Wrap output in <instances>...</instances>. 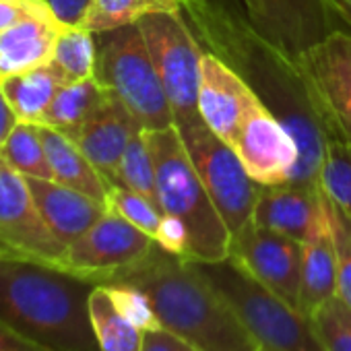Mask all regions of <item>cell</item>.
I'll use <instances>...</instances> for the list:
<instances>
[{
  "label": "cell",
  "instance_id": "6da1fadb",
  "mask_svg": "<svg viewBox=\"0 0 351 351\" xmlns=\"http://www.w3.org/2000/svg\"><path fill=\"white\" fill-rule=\"evenodd\" d=\"M203 52L226 62L275 114L298 147L291 184L318 186L326 132L314 112L295 56L265 38L232 0H180Z\"/></svg>",
  "mask_w": 351,
  "mask_h": 351
},
{
  "label": "cell",
  "instance_id": "7a4b0ae2",
  "mask_svg": "<svg viewBox=\"0 0 351 351\" xmlns=\"http://www.w3.org/2000/svg\"><path fill=\"white\" fill-rule=\"evenodd\" d=\"M112 283L138 287L149 298L159 326L203 351H258L236 312L195 261L155 244L136 267Z\"/></svg>",
  "mask_w": 351,
  "mask_h": 351
},
{
  "label": "cell",
  "instance_id": "3957f363",
  "mask_svg": "<svg viewBox=\"0 0 351 351\" xmlns=\"http://www.w3.org/2000/svg\"><path fill=\"white\" fill-rule=\"evenodd\" d=\"M95 283L29 258H0V322L52 351H99L89 295Z\"/></svg>",
  "mask_w": 351,
  "mask_h": 351
},
{
  "label": "cell",
  "instance_id": "277c9868",
  "mask_svg": "<svg viewBox=\"0 0 351 351\" xmlns=\"http://www.w3.org/2000/svg\"><path fill=\"white\" fill-rule=\"evenodd\" d=\"M199 110L205 124L236 151L258 184L291 180L298 165L295 141L263 99L209 52L201 60Z\"/></svg>",
  "mask_w": 351,
  "mask_h": 351
},
{
  "label": "cell",
  "instance_id": "5b68a950",
  "mask_svg": "<svg viewBox=\"0 0 351 351\" xmlns=\"http://www.w3.org/2000/svg\"><path fill=\"white\" fill-rule=\"evenodd\" d=\"M157 169V205L189 236V261L217 263L230 256L232 234L213 205L176 126L147 130Z\"/></svg>",
  "mask_w": 351,
  "mask_h": 351
},
{
  "label": "cell",
  "instance_id": "8992f818",
  "mask_svg": "<svg viewBox=\"0 0 351 351\" xmlns=\"http://www.w3.org/2000/svg\"><path fill=\"white\" fill-rule=\"evenodd\" d=\"M261 351H324L310 316L244 273L232 258L197 263Z\"/></svg>",
  "mask_w": 351,
  "mask_h": 351
},
{
  "label": "cell",
  "instance_id": "52a82bcc",
  "mask_svg": "<svg viewBox=\"0 0 351 351\" xmlns=\"http://www.w3.org/2000/svg\"><path fill=\"white\" fill-rule=\"evenodd\" d=\"M95 40V79L130 110L145 130L173 126L167 95L138 23L97 34Z\"/></svg>",
  "mask_w": 351,
  "mask_h": 351
},
{
  "label": "cell",
  "instance_id": "ba28073f",
  "mask_svg": "<svg viewBox=\"0 0 351 351\" xmlns=\"http://www.w3.org/2000/svg\"><path fill=\"white\" fill-rule=\"evenodd\" d=\"M153 64L167 95L173 126L178 130L203 122L199 110L203 48L182 13L157 11L138 21Z\"/></svg>",
  "mask_w": 351,
  "mask_h": 351
},
{
  "label": "cell",
  "instance_id": "9c48e42d",
  "mask_svg": "<svg viewBox=\"0 0 351 351\" xmlns=\"http://www.w3.org/2000/svg\"><path fill=\"white\" fill-rule=\"evenodd\" d=\"M178 132L230 234H238L252 219L261 184L248 173L236 151L228 147L205 120Z\"/></svg>",
  "mask_w": 351,
  "mask_h": 351
},
{
  "label": "cell",
  "instance_id": "30bf717a",
  "mask_svg": "<svg viewBox=\"0 0 351 351\" xmlns=\"http://www.w3.org/2000/svg\"><path fill=\"white\" fill-rule=\"evenodd\" d=\"M295 62L326 136L351 143V34L332 29Z\"/></svg>",
  "mask_w": 351,
  "mask_h": 351
},
{
  "label": "cell",
  "instance_id": "8fae6325",
  "mask_svg": "<svg viewBox=\"0 0 351 351\" xmlns=\"http://www.w3.org/2000/svg\"><path fill=\"white\" fill-rule=\"evenodd\" d=\"M153 246L151 236L108 209L81 238L66 246L60 269L104 285L136 267Z\"/></svg>",
  "mask_w": 351,
  "mask_h": 351
},
{
  "label": "cell",
  "instance_id": "7c38bea8",
  "mask_svg": "<svg viewBox=\"0 0 351 351\" xmlns=\"http://www.w3.org/2000/svg\"><path fill=\"white\" fill-rule=\"evenodd\" d=\"M0 246L17 258L60 269L66 246L48 228L27 178L0 157Z\"/></svg>",
  "mask_w": 351,
  "mask_h": 351
},
{
  "label": "cell",
  "instance_id": "4fadbf2b",
  "mask_svg": "<svg viewBox=\"0 0 351 351\" xmlns=\"http://www.w3.org/2000/svg\"><path fill=\"white\" fill-rule=\"evenodd\" d=\"M228 258H232L263 287L298 308L304 242L250 221L232 236Z\"/></svg>",
  "mask_w": 351,
  "mask_h": 351
},
{
  "label": "cell",
  "instance_id": "5bb4252c",
  "mask_svg": "<svg viewBox=\"0 0 351 351\" xmlns=\"http://www.w3.org/2000/svg\"><path fill=\"white\" fill-rule=\"evenodd\" d=\"M250 23L287 54L298 56L332 32L322 0H242Z\"/></svg>",
  "mask_w": 351,
  "mask_h": 351
},
{
  "label": "cell",
  "instance_id": "9a60e30c",
  "mask_svg": "<svg viewBox=\"0 0 351 351\" xmlns=\"http://www.w3.org/2000/svg\"><path fill=\"white\" fill-rule=\"evenodd\" d=\"M141 130L145 128L130 114V110L114 93H108L106 101L81 126L64 134L110 182L124 149Z\"/></svg>",
  "mask_w": 351,
  "mask_h": 351
},
{
  "label": "cell",
  "instance_id": "2e32d148",
  "mask_svg": "<svg viewBox=\"0 0 351 351\" xmlns=\"http://www.w3.org/2000/svg\"><path fill=\"white\" fill-rule=\"evenodd\" d=\"M322 191L304 184H261L252 223L304 242L322 205Z\"/></svg>",
  "mask_w": 351,
  "mask_h": 351
},
{
  "label": "cell",
  "instance_id": "e0dca14e",
  "mask_svg": "<svg viewBox=\"0 0 351 351\" xmlns=\"http://www.w3.org/2000/svg\"><path fill=\"white\" fill-rule=\"evenodd\" d=\"M339 287V258L330 221L328 199H322L314 226L304 240V263L300 283V312L312 316L326 300L337 295Z\"/></svg>",
  "mask_w": 351,
  "mask_h": 351
},
{
  "label": "cell",
  "instance_id": "ac0fdd59",
  "mask_svg": "<svg viewBox=\"0 0 351 351\" xmlns=\"http://www.w3.org/2000/svg\"><path fill=\"white\" fill-rule=\"evenodd\" d=\"M27 184L48 228L64 246L81 238L108 211V205L56 180L27 178Z\"/></svg>",
  "mask_w": 351,
  "mask_h": 351
},
{
  "label": "cell",
  "instance_id": "d6986e66",
  "mask_svg": "<svg viewBox=\"0 0 351 351\" xmlns=\"http://www.w3.org/2000/svg\"><path fill=\"white\" fill-rule=\"evenodd\" d=\"M62 27L58 15L50 13L0 32V79L50 64Z\"/></svg>",
  "mask_w": 351,
  "mask_h": 351
},
{
  "label": "cell",
  "instance_id": "ffe728a7",
  "mask_svg": "<svg viewBox=\"0 0 351 351\" xmlns=\"http://www.w3.org/2000/svg\"><path fill=\"white\" fill-rule=\"evenodd\" d=\"M40 134H42V143H44V149L52 167V180L69 189H75L106 205L112 184L85 157V153L64 132L56 128L40 124Z\"/></svg>",
  "mask_w": 351,
  "mask_h": 351
},
{
  "label": "cell",
  "instance_id": "44dd1931",
  "mask_svg": "<svg viewBox=\"0 0 351 351\" xmlns=\"http://www.w3.org/2000/svg\"><path fill=\"white\" fill-rule=\"evenodd\" d=\"M62 85H66V79L52 62L0 79V91L15 112L17 120L29 124H42L46 110Z\"/></svg>",
  "mask_w": 351,
  "mask_h": 351
},
{
  "label": "cell",
  "instance_id": "7402d4cb",
  "mask_svg": "<svg viewBox=\"0 0 351 351\" xmlns=\"http://www.w3.org/2000/svg\"><path fill=\"white\" fill-rule=\"evenodd\" d=\"M108 93L110 91L95 77L66 83L54 95L50 108L42 118V126H50L60 132H71L81 126L106 101Z\"/></svg>",
  "mask_w": 351,
  "mask_h": 351
},
{
  "label": "cell",
  "instance_id": "603a6c76",
  "mask_svg": "<svg viewBox=\"0 0 351 351\" xmlns=\"http://www.w3.org/2000/svg\"><path fill=\"white\" fill-rule=\"evenodd\" d=\"M89 314L99 351H141L143 330L118 310L106 285L91 289Z\"/></svg>",
  "mask_w": 351,
  "mask_h": 351
},
{
  "label": "cell",
  "instance_id": "cb8c5ba5",
  "mask_svg": "<svg viewBox=\"0 0 351 351\" xmlns=\"http://www.w3.org/2000/svg\"><path fill=\"white\" fill-rule=\"evenodd\" d=\"M318 189L322 195L351 217V143L339 136H326L320 165Z\"/></svg>",
  "mask_w": 351,
  "mask_h": 351
},
{
  "label": "cell",
  "instance_id": "d4e9b609",
  "mask_svg": "<svg viewBox=\"0 0 351 351\" xmlns=\"http://www.w3.org/2000/svg\"><path fill=\"white\" fill-rule=\"evenodd\" d=\"M110 184L134 191L157 205V169L147 130H141L132 136L116 165Z\"/></svg>",
  "mask_w": 351,
  "mask_h": 351
},
{
  "label": "cell",
  "instance_id": "484cf974",
  "mask_svg": "<svg viewBox=\"0 0 351 351\" xmlns=\"http://www.w3.org/2000/svg\"><path fill=\"white\" fill-rule=\"evenodd\" d=\"M52 64L62 73L66 83L95 77V64H97L95 34L87 32L77 23H64L56 40Z\"/></svg>",
  "mask_w": 351,
  "mask_h": 351
},
{
  "label": "cell",
  "instance_id": "4316f807",
  "mask_svg": "<svg viewBox=\"0 0 351 351\" xmlns=\"http://www.w3.org/2000/svg\"><path fill=\"white\" fill-rule=\"evenodd\" d=\"M0 157L25 178L52 180V167L42 143L40 124L17 122L0 147Z\"/></svg>",
  "mask_w": 351,
  "mask_h": 351
},
{
  "label": "cell",
  "instance_id": "83f0119b",
  "mask_svg": "<svg viewBox=\"0 0 351 351\" xmlns=\"http://www.w3.org/2000/svg\"><path fill=\"white\" fill-rule=\"evenodd\" d=\"M161 11L153 0H89L77 25L91 34H106L138 23L145 15Z\"/></svg>",
  "mask_w": 351,
  "mask_h": 351
},
{
  "label": "cell",
  "instance_id": "f1b7e54d",
  "mask_svg": "<svg viewBox=\"0 0 351 351\" xmlns=\"http://www.w3.org/2000/svg\"><path fill=\"white\" fill-rule=\"evenodd\" d=\"M324 351H351V306L332 295L310 316Z\"/></svg>",
  "mask_w": 351,
  "mask_h": 351
},
{
  "label": "cell",
  "instance_id": "f546056e",
  "mask_svg": "<svg viewBox=\"0 0 351 351\" xmlns=\"http://www.w3.org/2000/svg\"><path fill=\"white\" fill-rule=\"evenodd\" d=\"M106 205L110 211L118 213L128 223H132L134 228H138L141 232H145L147 236H151L157 242V238L161 234V226H163V213L147 197H143L134 191H128L124 186L112 184Z\"/></svg>",
  "mask_w": 351,
  "mask_h": 351
},
{
  "label": "cell",
  "instance_id": "4dcf8cb0",
  "mask_svg": "<svg viewBox=\"0 0 351 351\" xmlns=\"http://www.w3.org/2000/svg\"><path fill=\"white\" fill-rule=\"evenodd\" d=\"M114 300V304L118 306V310L132 322L136 324L143 332L149 328L159 326V320L153 312V306L149 302V298L134 285L128 283H104Z\"/></svg>",
  "mask_w": 351,
  "mask_h": 351
},
{
  "label": "cell",
  "instance_id": "1f68e13d",
  "mask_svg": "<svg viewBox=\"0 0 351 351\" xmlns=\"http://www.w3.org/2000/svg\"><path fill=\"white\" fill-rule=\"evenodd\" d=\"M328 207H330V221H332V234H335L337 258H339L337 295L351 306V217L345 215L330 201Z\"/></svg>",
  "mask_w": 351,
  "mask_h": 351
},
{
  "label": "cell",
  "instance_id": "d6a6232c",
  "mask_svg": "<svg viewBox=\"0 0 351 351\" xmlns=\"http://www.w3.org/2000/svg\"><path fill=\"white\" fill-rule=\"evenodd\" d=\"M50 13H54V9L48 0H0V32Z\"/></svg>",
  "mask_w": 351,
  "mask_h": 351
},
{
  "label": "cell",
  "instance_id": "836d02e7",
  "mask_svg": "<svg viewBox=\"0 0 351 351\" xmlns=\"http://www.w3.org/2000/svg\"><path fill=\"white\" fill-rule=\"evenodd\" d=\"M141 351H203L189 339L176 335L163 326H155L143 332Z\"/></svg>",
  "mask_w": 351,
  "mask_h": 351
},
{
  "label": "cell",
  "instance_id": "e575fe53",
  "mask_svg": "<svg viewBox=\"0 0 351 351\" xmlns=\"http://www.w3.org/2000/svg\"><path fill=\"white\" fill-rule=\"evenodd\" d=\"M0 351H52V349H46L29 341L21 332L13 330L9 324L0 322Z\"/></svg>",
  "mask_w": 351,
  "mask_h": 351
},
{
  "label": "cell",
  "instance_id": "d590c367",
  "mask_svg": "<svg viewBox=\"0 0 351 351\" xmlns=\"http://www.w3.org/2000/svg\"><path fill=\"white\" fill-rule=\"evenodd\" d=\"M330 27L351 34V0H322Z\"/></svg>",
  "mask_w": 351,
  "mask_h": 351
},
{
  "label": "cell",
  "instance_id": "8d00e7d4",
  "mask_svg": "<svg viewBox=\"0 0 351 351\" xmlns=\"http://www.w3.org/2000/svg\"><path fill=\"white\" fill-rule=\"evenodd\" d=\"M62 23H77L89 0H48Z\"/></svg>",
  "mask_w": 351,
  "mask_h": 351
},
{
  "label": "cell",
  "instance_id": "74e56055",
  "mask_svg": "<svg viewBox=\"0 0 351 351\" xmlns=\"http://www.w3.org/2000/svg\"><path fill=\"white\" fill-rule=\"evenodd\" d=\"M17 122L19 120H17L15 112L11 110L9 101L5 99L3 91H0V147H3V143L7 141V136L11 134V130L15 128Z\"/></svg>",
  "mask_w": 351,
  "mask_h": 351
},
{
  "label": "cell",
  "instance_id": "f35d334b",
  "mask_svg": "<svg viewBox=\"0 0 351 351\" xmlns=\"http://www.w3.org/2000/svg\"><path fill=\"white\" fill-rule=\"evenodd\" d=\"M153 3H155L161 11L180 13V0H153Z\"/></svg>",
  "mask_w": 351,
  "mask_h": 351
},
{
  "label": "cell",
  "instance_id": "ab89813d",
  "mask_svg": "<svg viewBox=\"0 0 351 351\" xmlns=\"http://www.w3.org/2000/svg\"><path fill=\"white\" fill-rule=\"evenodd\" d=\"M5 256H13V254H11L9 250H5L3 246H0V258H5ZM15 258H17V256H15Z\"/></svg>",
  "mask_w": 351,
  "mask_h": 351
},
{
  "label": "cell",
  "instance_id": "60d3db41",
  "mask_svg": "<svg viewBox=\"0 0 351 351\" xmlns=\"http://www.w3.org/2000/svg\"><path fill=\"white\" fill-rule=\"evenodd\" d=\"M258 351H261V349H258Z\"/></svg>",
  "mask_w": 351,
  "mask_h": 351
}]
</instances>
